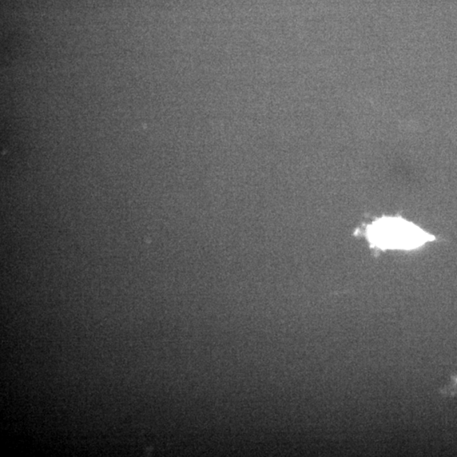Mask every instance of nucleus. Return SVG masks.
<instances>
[{"label": "nucleus", "instance_id": "f257e3e1", "mask_svg": "<svg viewBox=\"0 0 457 457\" xmlns=\"http://www.w3.org/2000/svg\"><path fill=\"white\" fill-rule=\"evenodd\" d=\"M366 237L373 248L410 251L435 240L419 226L398 217L377 218L366 230Z\"/></svg>", "mask_w": 457, "mask_h": 457}]
</instances>
